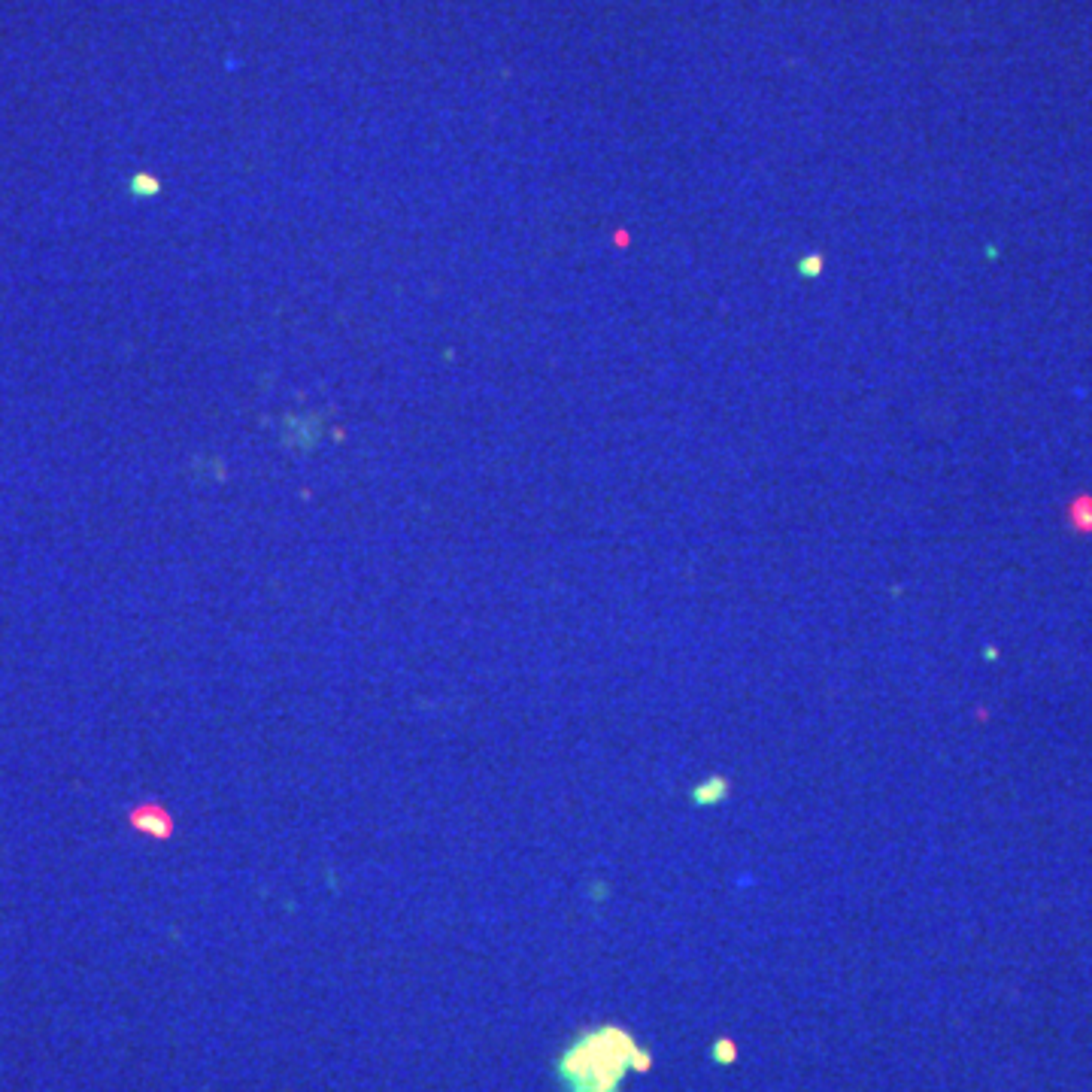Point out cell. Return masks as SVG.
I'll return each mask as SVG.
<instances>
[{
  "label": "cell",
  "mask_w": 1092,
  "mask_h": 1092,
  "mask_svg": "<svg viewBox=\"0 0 1092 1092\" xmlns=\"http://www.w3.org/2000/svg\"><path fill=\"white\" fill-rule=\"evenodd\" d=\"M641 1044L625 1026L598 1023L577 1032L555 1056V1083L562 1092H623Z\"/></svg>",
  "instance_id": "obj_1"
},
{
  "label": "cell",
  "mask_w": 1092,
  "mask_h": 1092,
  "mask_svg": "<svg viewBox=\"0 0 1092 1092\" xmlns=\"http://www.w3.org/2000/svg\"><path fill=\"white\" fill-rule=\"evenodd\" d=\"M131 823H134L137 832L149 834V838H158V841H164V838H170V834H173L170 813H167L164 808H158V804H143V808H137V810H134V817H131Z\"/></svg>",
  "instance_id": "obj_2"
},
{
  "label": "cell",
  "mask_w": 1092,
  "mask_h": 1092,
  "mask_svg": "<svg viewBox=\"0 0 1092 1092\" xmlns=\"http://www.w3.org/2000/svg\"><path fill=\"white\" fill-rule=\"evenodd\" d=\"M729 792H731L729 780H725L722 774H711V777L701 780V783L692 786L689 799H692L695 808H716L720 801H725V795H729Z\"/></svg>",
  "instance_id": "obj_3"
},
{
  "label": "cell",
  "mask_w": 1092,
  "mask_h": 1092,
  "mask_svg": "<svg viewBox=\"0 0 1092 1092\" xmlns=\"http://www.w3.org/2000/svg\"><path fill=\"white\" fill-rule=\"evenodd\" d=\"M711 1059H713V1065H722V1068L735 1065L738 1062V1044L731 1038H716L711 1044Z\"/></svg>",
  "instance_id": "obj_4"
},
{
  "label": "cell",
  "mask_w": 1092,
  "mask_h": 1092,
  "mask_svg": "<svg viewBox=\"0 0 1092 1092\" xmlns=\"http://www.w3.org/2000/svg\"><path fill=\"white\" fill-rule=\"evenodd\" d=\"M652 1062H656V1059H652L650 1050L641 1044V1050H637V1056H634V1074H647L652 1068Z\"/></svg>",
  "instance_id": "obj_5"
}]
</instances>
